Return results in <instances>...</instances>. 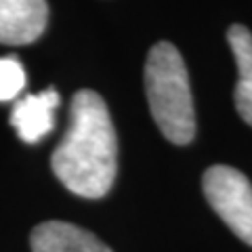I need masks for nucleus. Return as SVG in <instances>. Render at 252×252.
Instances as JSON below:
<instances>
[{
	"label": "nucleus",
	"mask_w": 252,
	"mask_h": 252,
	"mask_svg": "<svg viewBox=\"0 0 252 252\" xmlns=\"http://www.w3.org/2000/svg\"><path fill=\"white\" fill-rule=\"evenodd\" d=\"M57 179L82 198H103L118 170V141L109 109L94 91H78L72 99L69 130L51 156Z\"/></svg>",
	"instance_id": "1"
},
{
	"label": "nucleus",
	"mask_w": 252,
	"mask_h": 252,
	"mask_svg": "<svg viewBox=\"0 0 252 252\" xmlns=\"http://www.w3.org/2000/svg\"><path fill=\"white\" fill-rule=\"evenodd\" d=\"M147 103L158 128L175 145H187L195 137L193 97L185 61L175 44L158 42L145 61Z\"/></svg>",
	"instance_id": "2"
},
{
	"label": "nucleus",
	"mask_w": 252,
	"mask_h": 252,
	"mask_svg": "<svg viewBox=\"0 0 252 252\" xmlns=\"http://www.w3.org/2000/svg\"><path fill=\"white\" fill-rule=\"evenodd\" d=\"M204 195L212 210L242 242L252 246V185L231 166H210L202 179Z\"/></svg>",
	"instance_id": "3"
},
{
	"label": "nucleus",
	"mask_w": 252,
	"mask_h": 252,
	"mask_svg": "<svg viewBox=\"0 0 252 252\" xmlns=\"http://www.w3.org/2000/svg\"><path fill=\"white\" fill-rule=\"evenodd\" d=\"M49 21L46 0H0V42L30 44L44 34Z\"/></svg>",
	"instance_id": "4"
},
{
	"label": "nucleus",
	"mask_w": 252,
	"mask_h": 252,
	"mask_svg": "<svg viewBox=\"0 0 252 252\" xmlns=\"http://www.w3.org/2000/svg\"><path fill=\"white\" fill-rule=\"evenodd\" d=\"M59 107V93L55 89H46L38 94H26L17 99L11 124L17 135L26 143H38L42 141L55 126V109Z\"/></svg>",
	"instance_id": "5"
},
{
	"label": "nucleus",
	"mask_w": 252,
	"mask_h": 252,
	"mask_svg": "<svg viewBox=\"0 0 252 252\" xmlns=\"http://www.w3.org/2000/svg\"><path fill=\"white\" fill-rule=\"evenodd\" d=\"M32 252H112L97 235L72 223L49 220L30 235Z\"/></svg>",
	"instance_id": "6"
},
{
	"label": "nucleus",
	"mask_w": 252,
	"mask_h": 252,
	"mask_svg": "<svg viewBox=\"0 0 252 252\" xmlns=\"http://www.w3.org/2000/svg\"><path fill=\"white\" fill-rule=\"evenodd\" d=\"M227 40L238 63V84H235V109L242 120L252 126V34L248 28L235 26L227 32Z\"/></svg>",
	"instance_id": "7"
},
{
	"label": "nucleus",
	"mask_w": 252,
	"mask_h": 252,
	"mask_svg": "<svg viewBox=\"0 0 252 252\" xmlns=\"http://www.w3.org/2000/svg\"><path fill=\"white\" fill-rule=\"evenodd\" d=\"M26 86V72L17 57H0V101H13Z\"/></svg>",
	"instance_id": "8"
}]
</instances>
